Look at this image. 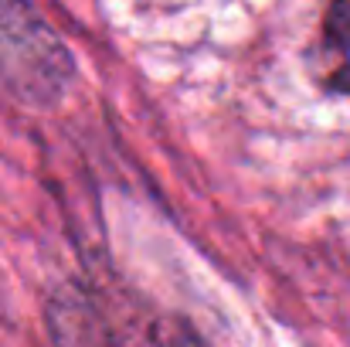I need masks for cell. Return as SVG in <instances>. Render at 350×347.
Listing matches in <instances>:
<instances>
[{
    "label": "cell",
    "mask_w": 350,
    "mask_h": 347,
    "mask_svg": "<svg viewBox=\"0 0 350 347\" xmlns=\"http://www.w3.org/2000/svg\"><path fill=\"white\" fill-rule=\"evenodd\" d=\"M320 62L327 86L350 96V0H334L323 17Z\"/></svg>",
    "instance_id": "cell-1"
}]
</instances>
